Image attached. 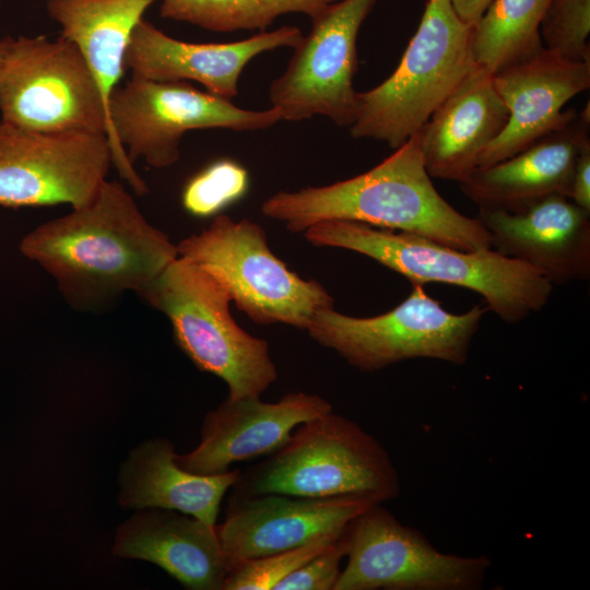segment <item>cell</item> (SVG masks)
Returning a JSON list of instances; mask_svg holds the SVG:
<instances>
[{
    "label": "cell",
    "instance_id": "obj_15",
    "mask_svg": "<svg viewBox=\"0 0 590 590\" xmlns=\"http://www.w3.org/2000/svg\"><path fill=\"white\" fill-rule=\"evenodd\" d=\"M492 247L531 267L551 284L590 278V211L563 194L520 209L479 208Z\"/></svg>",
    "mask_w": 590,
    "mask_h": 590
},
{
    "label": "cell",
    "instance_id": "obj_24",
    "mask_svg": "<svg viewBox=\"0 0 590 590\" xmlns=\"http://www.w3.org/2000/svg\"><path fill=\"white\" fill-rule=\"evenodd\" d=\"M550 0H493L473 25L472 54L492 74L543 48L540 24Z\"/></svg>",
    "mask_w": 590,
    "mask_h": 590
},
{
    "label": "cell",
    "instance_id": "obj_20",
    "mask_svg": "<svg viewBox=\"0 0 590 590\" xmlns=\"http://www.w3.org/2000/svg\"><path fill=\"white\" fill-rule=\"evenodd\" d=\"M589 121L587 107L515 155L475 169L459 184L461 191L479 208L506 211L551 194L569 198L579 149L590 140Z\"/></svg>",
    "mask_w": 590,
    "mask_h": 590
},
{
    "label": "cell",
    "instance_id": "obj_13",
    "mask_svg": "<svg viewBox=\"0 0 590 590\" xmlns=\"http://www.w3.org/2000/svg\"><path fill=\"white\" fill-rule=\"evenodd\" d=\"M111 164L106 134L40 132L0 122L2 206L84 205Z\"/></svg>",
    "mask_w": 590,
    "mask_h": 590
},
{
    "label": "cell",
    "instance_id": "obj_22",
    "mask_svg": "<svg viewBox=\"0 0 590 590\" xmlns=\"http://www.w3.org/2000/svg\"><path fill=\"white\" fill-rule=\"evenodd\" d=\"M173 442L152 438L132 449L119 469L118 504L123 509H168L215 526L225 493L240 470L198 474L182 469Z\"/></svg>",
    "mask_w": 590,
    "mask_h": 590
},
{
    "label": "cell",
    "instance_id": "obj_21",
    "mask_svg": "<svg viewBox=\"0 0 590 590\" xmlns=\"http://www.w3.org/2000/svg\"><path fill=\"white\" fill-rule=\"evenodd\" d=\"M507 120L508 109L493 74L476 66L420 130L428 175L459 184L465 180Z\"/></svg>",
    "mask_w": 590,
    "mask_h": 590
},
{
    "label": "cell",
    "instance_id": "obj_8",
    "mask_svg": "<svg viewBox=\"0 0 590 590\" xmlns=\"http://www.w3.org/2000/svg\"><path fill=\"white\" fill-rule=\"evenodd\" d=\"M177 250L214 276L256 323L306 330L318 311L333 307L328 291L292 271L270 249L264 229L247 219L219 214L209 227L180 240Z\"/></svg>",
    "mask_w": 590,
    "mask_h": 590
},
{
    "label": "cell",
    "instance_id": "obj_26",
    "mask_svg": "<svg viewBox=\"0 0 590 590\" xmlns=\"http://www.w3.org/2000/svg\"><path fill=\"white\" fill-rule=\"evenodd\" d=\"M346 529L341 533L319 536L297 547L239 563L228 571L222 590H273L287 575L332 546Z\"/></svg>",
    "mask_w": 590,
    "mask_h": 590
},
{
    "label": "cell",
    "instance_id": "obj_9",
    "mask_svg": "<svg viewBox=\"0 0 590 590\" xmlns=\"http://www.w3.org/2000/svg\"><path fill=\"white\" fill-rule=\"evenodd\" d=\"M475 305L452 314L413 284L393 309L374 317H353L333 307L318 311L306 331L353 367L375 371L414 358L463 365L487 310Z\"/></svg>",
    "mask_w": 590,
    "mask_h": 590
},
{
    "label": "cell",
    "instance_id": "obj_25",
    "mask_svg": "<svg viewBox=\"0 0 590 590\" xmlns=\"http://www.w3.org/2000/svg\"><path fill=\"white\" fill-rule=\"evenodd\" d=\"M340 0H162V17L188 22L212 32H260L287 13L311 19Z\"/></svg>",
    "mask_w": 590,
    "mask_h": 590
},
{
    "label": "cell",
    "instance_id": "obj_1",
    "mask_svg": "<svg viewBox=\"0 0 590 590\" xmlns=\"http://www.w3.org/2000/svg\"><path fill=\"white\" fill-rule=\"evenodd\" d=\"M19 249L81 307L126 291L140 295L178 257L122 184L107 179L90 202L23 236Z\"/></svg>",
    "mask_w": 590,
    "mask_h": 590
},
{
    "label": "cell",
    "instance_id": "obj_12",
    "mask_svg": "<svg viewBox=\"0 0 590 590\" xmlns=\"http://www.w3.org/2000/svg\"><path fill=\"white\" fill-rule=\"evenodd\" d=\"M376 1L340 0L311 19L310 32L269 88L272 107L282 119L298 121L322 115L341 127L354 122L357 35Z\"/></svg>",
    "mask_w": 590,
    "mask_h": 590
},
{
    "label": "cell",
    "instance_id": "obj_29",
    "mask_svg": "<svg viewBox=\"0 0 590 590\" xmlns=\"http://www.w3.org/2000/svg\"><path fill=\"white\" fill-rule=\"evenodd\" d=\"M346 531L332 546L279 581L273 590H333L341 573V562L346 556Z\"/></svg>",
    "mask_w": 590,
    "mask_h": 590
},
{
    "label": "cell",
    "instance_id": "obj_2",
    "mask_svg": "<svg viewBox=\"0 0 590 590\" xmlns=\"http://www.w3.org/2000/svg\"><path fill=\"white\" fill-rule=\"evenodd\" d=\"M430 178L418 131L371 169L328 186L279 191L262 202L261 212L292 233L345 220L421 235L464 251L492 248L481 222L457 211Z\"/></svg>",
    "mask_w": 590,
    "mask_h": 590
},
{
    "label": "cell",
    "instance_id": "obj_17",
    "mask_svg": "<svg viewBox=\"0 0 590 590\" xmlns=\"http://www.w3.org/2000/svg\"><path fill=\"white\" fill-rule=\"evenodd\" d=\"M493 80L508 120L482 154L477 168L515 155L573 119L578 113L564 107L590 87V62L571 61L543 47L494 73Z\"/></svg>",
    "mask_w": 590,
    "mask_h": 590
},
{
    "label": "cell",
    "instance_id": "obj_19",
    "mask_svg": "<svg viewBox=\"0 0 590 590\" xmlns=\"http://www.w3.org/2000/svg\"><path fill=\"white\" fill-rule=\"evenodd\" d=\"M113 554L153 563L190 590H222L229 570L215 526L168 509H141L121 523Z\"/></svg>",
    "mask_w": 590,
    "mask_h": 590
},
{
    "label": "cell",
    "instance_id": "obj_30",
    "mask_svg": "<svg viewBox=\"0 0 590 590\" xmlns=\"http://www.w3.org/2000/svg\"><path fill=\"white\" fill-rule=\"evenodd\" d=\"M569 199L590 211V140L579 149L573 170Z\"/></svg>",
    "mask_w": 590,
    "mask_h": 590
},
{
    "label": "cell",
    "instance_id": "obj_4",
    "mask_svg": "<svg viewBox=\"0 0 590 590\" xmlns=\"http://www.w3.org/2000/svg\"><path fill=\"white\" fill-rule=\"evenodd\" d=\"M231 489V496L240 497L364 496L384 504L400 495L401 485L385 447L332 410L298 425L279 449L240 471Z\"/></svg>",
    "mask_w": 590,
    "mask_h": 590
},
{
    "label": "cell",
    "instance_id": "obj_10",
    "mask_svg": "<svg viewBox=\"0 0 590 590\" xmlns=\"http://www.w3.org/2000/svg\"><path fill=\"white\" fill-rule=\"evenodd\" d=\"M2 120L40 132L111 139L101 88L79 48L62 37H4L0 60Z\"/></svg>",
    "mask_w": 590,
    "mask_h": 590
},
{
    "label": "cell",
    "instance_id": "obj_27",
    "mask_svg": "<svg viewBox=\"0 0 590 590\" xmlns=\"http://www.w3.org/2000/svg\"><path fill=\"white\" fill-rule=\"evenodd\" d=\"M248 173L238 163L220 160L196 174L184 187L181 203L196 217L219 214L248 189Z\"/></svg>",
    "mask_w": 590,
    "mask_h": 590
},
{
    "label": "cell",
    "instance_id": "obj_31",
    "mask_svg": "<svg viewBox=\"0 0 590 590\" xmlns=\"http://www.w3.org/2000/svg\"><path fill=\"white\" fill-rule=\"evenodd\" d=\"M493 0H451L457 14L467 23L474 25Z\"/></svg>",
    "mask_w": 590,
    "mask_h": 590
},
{
    "label": "cell",
    "instance_id": "obj_5",
    "mask_svg": "<svg viewBox=\"0 0 590 590\" xmlns=\"http://www.w3.org/2000/svg\"><path fill=\"white\" fill-rule=\"evenodd\" d=\"M472 35L473 25L457 14L451 0H426L396 70L374 88L357 92L352 137L396 150L417 133L477 66Z\"/></svg>",
    "mask_w": 590,
    "mask_h": 590
},
{
    "label": "cell",
    "instance_id": "obj_23",
    "mask_svg": "<svg viewBox=\"0 0 590 590\" xmlns=\"http://www.w3.org/2000/svg\"><path fill=\"white\" fill-rule=\"evenodd\" d=\"M155 1L157 0L46 2L48 16L61 26V36L75 44L81 51L101 88L106 107L110 93L118 86L126 70L123 62L131 35L148 8Z\"/></svg>",
    "mask_w": 590,
    "mask_h": 590
},
{
    "label": "cell",
    "instance_id": "obj_32",
    "mask_svg": "<svg viewBox=\"0 0 590 590\" xmlns=\"http://www.w3.org/2000/svg\"><path fill=\"white\" fill-rule=\"evenodd\" d=\"M4 51V38L0 40V60Z\"/></svg>",
    "mask_w": 590,
    "mask_h": 590
},
{
    "label": "cell",
    "instance_id": "obj_16",
    "mask_svg": "<svg viewBox=\"0 0 590 590\" xmlns=\"http://www.w3.org/2000/svg\"><path fill=\"white\" fill-rule=\"evenodd\" d=\"M332 410L319 394L302 391L286 393L275 402H264L258 396H227L205 414L200 444L188 453H176L175 459L193 473H224L233 463L272 453L298 425Z\"/></svg>",
    "mask_w": 590,
    "mask_h": 590
},
{
    "label": "cell",
    "instance_id": "obj_14",
    "mask_svg": "<svg viewBox=\"0 0 590 590\" xmlns=\"http://www.w3.org/2000/svg\"><path fill=\"white\" fill-rule=\"evenodd\" d=\"M377 503L364 496L311 498L273 493L229 496L226 518L215 524V530L231 570L239 563L297 547L326 534L341 533L354 518Z\"/></svg>",
    "mask_w": 590,
    "mask_h": 590
},
{
    "label": "cell",
    "instance_id": "obj_7",
    "mask_svg": "<svg viewBox=\"0 0 590 590\" xmlns=\"http://www.w3.org/2000/svg\"><path fill=\"white\" fill-rule=\"evenodd\" d=\"M140 295L168 318L194 366L227 385L228 397H260L278 379L269 343L236 323L227 290L199 266L178 256Z\"/></svg>",
    "mask_w": 590,
    "mask_h": 590
},
{
    "label": "cell",
    "instance_id": "obj_18",
    "mask_svg": "<svg viewBox=\"0 0 590 590\" xmlns=\"http://www.w3.org/2000/svg\"><path fill=\"white\" fill-rule=\"evenodd\" d=\"M303 38L296 26L260 32L233 43H188L166 35L148 20L135 26L125 56L132 76L155 81H196L212 94L232 99L246 64L261 52L295 48Z\"/></svg>",
    "mask_w": 590,
    "mask_h": 590
},
{
    "label": "cell",
    "instance_id": "obj_3",
    "mask_svg": "<svg viewBox=\"0 0 590 590\" xmlns=\"http://www.w3.org/2000/svg\"><path fill=\"white\" fill-rule=\"evenodd\" d=\"M303 234L312 246L364 255L412 284L436 282L473 291L508 323L540 311L553 292V284L531 267L492 248L464 251L421 235L345 220L322 221Z\"/></svg>",
    "mask_w": 590,
    "mask_h": 590
},
{
    "label": "cell",
    "instance_id": "obj_11",
    "mask_svg": "<svg viewBox=\"0 0 590 590\" xmlns=\"http://www.w3.org/2000/svg\"><path fill=\"white\" fill-rule=\"evenodd\" d=\"M346 541L347 563L333 590H476L491 567L485 555L440 552L381 503L351 521Z\"/></svg>",
    "mask_w": 590,
    "mask_h": 590
},
{
    "label": "cell",
    "instance_id": "obj_28",
    "mask_svg": "<svg viewBox=\"0 0 590 590\" xmlns=\"http://www.w3.org/2000/svg\"><path fill=\"white\" fill-rule=\"evenodd\" d=\"M590 0H550L540 24L543 47L565 59L590 62Z\"/></svg>",
    "mask_w": 590,
    "mask_h": 590
},
{
    "label": "cell",
    "instance_id": "obj_6",
    "mask_svg": "<svg viewBox=\"0 0 590 590\" xmlns=\"http://www.w3.org/2000/svg\"><path fill=\"white\" fill-rule=\"evenodd\" d=\"M107 109L113 164L139 196L148 192V186L135 172L134 161L143 158L156 168L174 165L187 131L212 128L253 131L282 120L273 107L243 109L228 98L196 88L188 81L137 76L113 90Z\"/></svg>",
    "mask_w": 590,
    "mask_h": 590
}]
</instances>
